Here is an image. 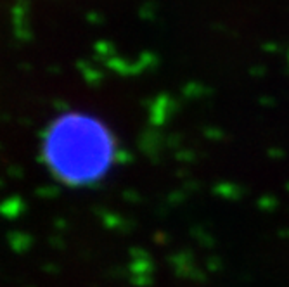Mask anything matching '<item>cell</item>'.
<instances>
[{
    "label": "cell",
    "mask_w": 289,
    "mask_h": 287,
    "mask_svg": "<svg viewBox=\"0 0 289 287\" xmlns=\"http://www.w3.org/2000/svg\"><path fill=\"white\" fill-rule=\"evenodd\" d=\"M106 142L95 126L89 123L64 125L54 137L52 151L57 166L68 178L80 180L99 170V159L104 156Z\"/></svg>",
    "instance_id": "cell-1"
}]
</instances>
